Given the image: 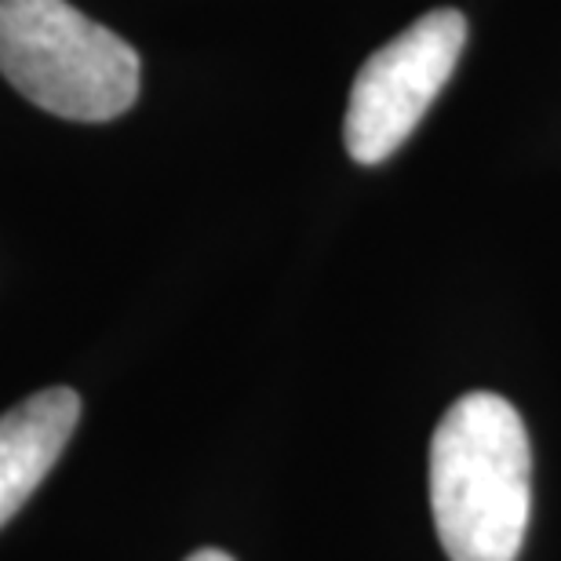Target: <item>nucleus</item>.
I'll return each mask as SVG.
<instances>
[{
    "label": "nucleus",
    "mask_w": 561,
    "mask_h": 561,
    "mask_svg": "<svg viewBox=\"0 0 561 561\" xmlns=\"http://www.w3.org/2000/svg\"><path fill=\"white\" fill-rule=\"evenodd\" d=\"M467 44V19L456 8H437L383 44L354 77L346 103V153L357 164H379L420 128L442 95Z\"/></svg>",
    "instance_id": "7ed1b4c3"
},
{
    "label": "nucleus",
    "mask_w": 561,
    "mask_h": 561,
    "mask_svg": "<svg viewBox=\"0 0 561 561\" xmlns=\"http://www.w3.org/2000/svg\"><path fill=\"white\" fill-rule=\"evenodd\" d=\"M186 561H233L227 551H197V554H190Z\"/></svg>",
    "instance_id": "39448f33"
},
{
    "label": "nucleus",
    "mask_w": 561,
    "mask_h": 561,
    "mask_svg": "<svg viewBox=\"0 0 561 561\" xmlns=\"http://www.w3.org/2000/svg\"><path fill=\"white\" fill-rule=\"evenodd\" d=\"M77 420L81 398L70 387H48L0 416V529L59 463Z\"/></svg>",
    "instance_id": "20e7f679"
},
{
    "label": "nucleus",
    "mask_w": 561,
    "mask_h": 561,
    "mask_svg": "<svg viewBox=\"0 0 561 561\" xmlns=\"http://www.w3.org/2000/svg\"><path fill=\"white\" fill-rule=\"evenodd\" d=\"M0 73L62 121L121 117L139 99V55L70 0H0Z\"/></svg>",
    "instance_id": "f03ea898"
},
{
    "label": "nucleus",
    "mask_w": 561,
    "mask_h": 561,
    "mask_svg": "<svg viewBox=\"0 0 561 561\" xmlns=\"http://www.w3.org/2000/svg\"><path fill=\"white\" fill-rule=\"evenodd\" d=\"M431 507L453 561H514L533 518V445L507 398L474 390L431 442Z\"/></svg>",
    "instance_id": "f257e3e1"
}]
</instances>
